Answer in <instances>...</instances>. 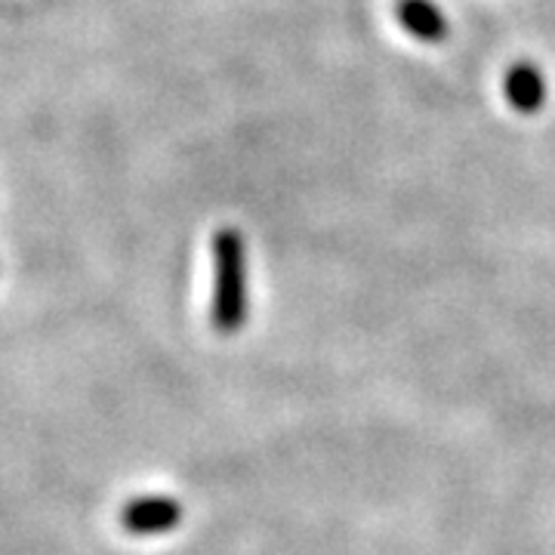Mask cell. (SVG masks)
Instances as JSON below:
<instances>
[{
  "label": "cell",
  "instance_id": "cell-2",
  "mask_svg": "<svg viewBox=\"0 0 555 555\" xmlns=\"http://www.w3.org/2000/svg\"><path fill=\"white\" fill-rule=\"evenodd\" d=\"M182 521V506L179 500L164 494L137 496L124 506L120 513V525L137 537H160L170 534Z\"/></svg>",
  "mask_w": 555,
  "mask_h": 555
},
{
  "label": "cell",
  "instance_id": "cell-4",
  "mask_svg": "<svg viewBox=\"0 0 555 555\" xmlns=\"http://www.w3.org/2000/svg\"><path fill=\"white\" fill-rule=\"evenodd\" d=\"M398 25L420 43H444L448 40V16L436 0H396Z\"/></svg>",
  "mask_w": 555,
  "mask_h": 555
},
{
  "label": "cell",
  "instance_id": "cell-1",
  "mask_svg": "<svg viewBox=\"0 0 555 555\" xmlns=\"http://www.w3.org/2000/svg\"><path fill=\"white\" fill-rule=\"evenodd\" d=\"M214 324L219 334H235L247 321V247L238 229H219L214 238Z\"/></svg>",
  "mask_w": 555,
  "mask_h": 555
},
{
  "label": "cell",
  "instance_id": "cell-3",
  "mask_svg": "<svg viewBox=\"0 0 555 555\" xmlns=\"http://www.w3.org/2000/svg\"><path fill=\"white\" fill-rule=\"evenodd\" d=\"M503 96L518 115H537L550 100V83L540 65L521 60L503 75Z\"/></svg>",
  "mask_w": 555,
  "mask_h": 555
}]
</instances>
